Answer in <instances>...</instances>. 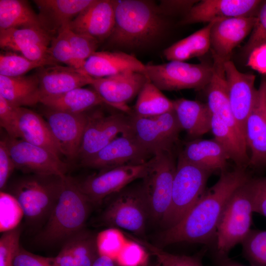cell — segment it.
<instances>
[{
    "mask_svg": "<svg viewBox=\"0 0 266 266\" xmlns=\"http://www.w3.org/2000/svg\"><path fill=\"white\" fill-rule=\"evenodd\" d=\"M246 169L236 167L221 172L217 182L176 225L165 229L161 240L165 245L180 242L212 247L224 209L233 192L251 178Z\"/></svg>",
    "mask_w": 266,
    "mask_h": 266,
    "instance_id": "6da1fadb",
    "label": "cell"
},
{
    "mask_svg": "<svg viewBox=\"0 0 266 266\" xmlns=\"http://www.w3.org/2000/svg\"><path fill=\"white\" fill-rule=\"evenodd\" d=\"M115 25L109 43L134 48L148 45L160 37L166 24L153 2L142 0H114Z\"/></svg>",
    "mask_w": 266,
    "mask_h": 266,
    "instance_id": "7a4b0ae2",
    "label": "cell"
},
{
    "mask_svg": "<svg viewBox=\"0 0 266 266\" xmlns=\"http://www.w3.org/2000/svg\"><path fill=\"white\" fill-rule=\"evenodd\" d=\"M93 205L76 180L65 175L59 199L47 221L36 233L35 241L43 245H63L85 229Z\"/></svg>",
    "mask_w": 266,
    "mask_h": 266,
    "instance_id": "3957f363",
    "label": "cell"
},
{
    "mask_svg": "<svg viewBox=\"0 0 266 266\" xmlns=\"http://www.w3.org/2000/svg\"><path fill=\"white\" fill-rule=\"evenodd\" d=\"M64 176L26 174L9 181L3 192L17 200L26 224L38 232L59 199Z\"/></svg>",
    "mask_w": 266,
    "mask_h": 266,
    "instance_id": "277c9868",
    "label": "cell"
},
{
    "mask_svg": "<svg viewBox=\"0 0 266 266\" xmlns=\"http://www.w3.org/2000/svg\"><path fill=\"white\" fill-rule=\"evenodd\" d=\"M250 179L233 192L226 204L212 247L213 261L229 257L230 251L237 244H241L252 230V215L254 212Z\"/></svg>",
    "mask_w": 266,
    "mask_h": 266,
    "instance_id": "5b68a950",
    "label": "cell"
},
{
    "mask_svg": "<svg viewBox=\"0 0 266 266\" xmlns=\"http://www.w3.org/2000/svg\"><path fill=\"white\" fill-rule=\"evenodd\" d=\"M109 197L100 216V224L143 235L150 214L141 181L130 184Z\"/></svg>",
    "mask_w": 266,
    "mask_h": 266,
    "instance_id": "8992f818",
    "label": "cell"
},
{
    "mask_svg": "<svg viewBox=\"0 0 266 266\" xmlns=\"http://www.w3.org/2000/svg\"><path fill=\"white\" fill-rule=\"evenodd\" d=\"M212 173L178 156L170 203L161 221L165 229L178 223L199 201Z\"/></svg>",
    "mask_w": 266,
    "mask_h": 266,
    "instance_id": "52a82bcc",
    "label": "cell"
},
{
    "mask_svg": "<svg viewBox=\"0 0 266 266\" xmlns=\"http://www.w3.org/2000/svg\"><path fill=\"white\" fill-rule=\"evenodd\" d=\"M176 168L172 152L154 156L141 183L147 201L150 218L161 222L171 201Z\"/></svg>",
    "mask_w": 266,
    "mask_h": 266,
    "instance_id": "ba28073f",
    "label": "cell"
},
{
    "mask_svg": "<svg viewBox=\"0 0 266 266\" xmlns=\"http://www.w3.org/2000/svg\"><path fill=\"white\" fill-rule=\"evenodd\" d=\"M145 74L160 90L177 91L206 88L212 74V65L171 61L159 65H145Z\"/></svg>",
    "mask_w": 266,
    "mask_h": 266,
    "instance_id": "9c48e42d",
    "label": "cell"
},
{
    "mask_svg": "<svg viewBox=\"0 0 266 266\" xmlns=\"http://www.w3.org/2000/svg\"><path fill=\"white\" fill-rule=\"evenodd\" d=\"M129 115L132 134L151 155L172 152L182 130L174 108L150 117Z\"/></svg>",
    "mask_w": 266,
    "mask_h": 266,
    "instance_id": "30bf717a",
    "label": "cell"
},
{
    "mask_svg": "<svg viewBox=\"0 0 266 266\" xmlns=\"http://www.w3.org/2000/svg\"><path fill=\"white\" fill-rule=\"evenodd\" d=\"M4 139L16 169L25 174L66 175V164L52 151L8 135Z\"/></svg>",
    "mask_w": 266,
    "mask_h": 266,
    "instance_id": "8fae6325",
    "label": "cell"
},
{
    "mask_svg": "<svg viewBox=\"0 0 266 266\" xmlns=\"http://www.w3.org/2000/svg\"><path fill=\"white\" fill-rule=\"evenodd\" d=\"M148 166V161L138 165H128L100 171L89 175L77 184L93 205L100 204L108 197L133 181L142 179Z\"/></svg>",
    "mask_w": 266,
    "mask_h": 266,
    "instance_id": "7c38bea8",
    "label": "cell"
},
{
    "mask_svg": "<svg viewBox=\"0 0 266 266\" xmlns=\"http://www.w3.org/2000/svg\"><path fill=\"white\" fill-rule=\"evenodd\" d=\"M131 132L129 115L121 112L108 115L89 114L78 157L81 161L95 155L119 135Z\"/></svg>",
    "mask_w": 266,
    "mask_h": 266,
    "instance_id": "4fadbf2b",
    "label": "cell"
},
{
    "mask_svg": "<svg viewBox=\"0 0 266 266\" xmlns=\"http://www.w3.org/2000/svg\"><path fill=\"white\" fill-rule=\"evenodd\" d=\"M153 157L131 132L117 136L95 155L81 161V164L84 167L102 171L144 164Z\"/></svg>",
    "mask_w": 266,
    "mask_h": 266,
    "instance_id": "5bb4252c",
    "label": "cell"
},
{
    "mask_svg": "<svg viewBox=\"0 0 266 266\" xmlns=\"http://www.w3.org/2000/svg\"><path fill=\"white\" fill-rule=\"evenodd\" d=\"M43 113L61 154L70 160L77 158L89 114L70 113L47 107Z\"/></svg>",
    "mask_w": 266,
    "mask_h": 266,
    "instance_id": "9a60e30c",
    "label": "cell"
},
{
    "mask_svg": "<svg viewBox=\"0 0 266 266\" xmlns=\"http://www.w3.org/2000/svg\"><path fill=\"white\" fill-rule=\"evenodd\" d=\"M148 80L143 73L127 72L109 77L94 78L91 85L105 104L130 115L132 110L127 103L138 95Z\"/></svg>",
    "mask_w": 266,
    "mask_h": 266,
    "instance_id": "2e32d148",
    "label": "cell"
},
{
    "mask_svg": "<svg viewBox=\"0 0 266 266\" xmlns=\"http://www.w3.org/2000/svg\"><path fill=\"white\" fill-rule=\"evenodd\" d=\"M224 70L233 115L245 139L246 120L257 93V89L254 87L255 76L240 72L230 60L224 63Z\"/></svg>",
    "mask_w": 266,
    "mask_h": 266,
    "instance_id": "e0dca14e",
    "label": "cell"
},
{
    "mask_svg": "<svg viewBox=\"0 0 266 266\" xmlns=\"http://www.w3.org/2000/svg\"><path fill=\"white\" fill-rule=\"evenodd\" d=\"M53 37L44 29L28 27L0 30V47L32 61L52 58L47 51Z\"/></svg>",
    "mask_w": 266,
    "mask_h": 266,
    "instance_id": "ac0fdd59",
    "label": "cell"
},
{
    "mask_svg": "<svg viewBox=\"0 0 266 266\" xmlns=\"http://www.w3.org/2000/svg\"><path fill=\"white\" fill-rule=\"evenodd\" d=\"M261 3L259 0H202L191 8L181 24L209 23L217 19L254 16Z\"/></svg>",
    "mask_w": 266,
    "mask_h": 266,
    "instance_id": "d6986e66",
    "label": "cell"
},
{
    "mask_svg": "<svg viewBox=\"0 0 266 266\" xmlns=\"http://www.w3.org/2000/svg\"><path fill=\"white\" fill-rule=\"evenodd\" d=\"M245 140L251 151L248 166H266V79L262 80L245 124Z\"/></svg>",
    "mask_w": 266,
    "mask_h": 266,
    "instance_id": "ffe728a7",
    "label": "cell"
},
{
    "mask_svg": "<svg viewBox=\"0 0 266 266\" xmlns=\"http://www.w3.org/2000/svg\"><path fill=\"white\" fill-rule=\"evenodd\" d=\"M115 25L114 0H94L68 25L72 32L87 35L99 42L108 38Z\"/></svg>",
    "mask_w": 266,
    "mask_h": 266,
    "instance_id": "44dd1931",
    "label": "cell"
},
{
    "mask_svg": "<svg viewBox=\"0 0 266 266\" xmlns=\"http://www.w3.org/2000/svg\"><path fill=\"white\" fill-rule=\"evenodd\" d=\"M256 21L255 15L216 20L210 31L212 54L229 60L233 49L252 32Z\"/></svg>",
    "mask_w": 266,
    "mask_h": 266,
    "instance_id": "7402d4cb",
    "label": "cell"
},
{
    "mask_svg": "<svg viewBox=\"0 0 266 266\" xmlns=\"http://www.w3.org/2000/svg\"><path fill=\"white\" fill-rule=\"evenodd\" d=\"M38 69L36 75L41 98L58 96L86 85H91L94 80L93 77L80 69L68 66L55 65Z\"/></svg>",
    "mask_w": 266,
    "mask_h": 266,
    "instance_id": "603a6c76",
    "label": "cell"
},
{
    "mask_svg": "<svg viewBox=\"0 0 266 266\" xmlns=\"http://www.w3.org/2000/svg\"><path fill=\"white\" fill-rule=\"evenodd\" d=\"M213 74L206 87L207 104L212 114L229 127L246 145L235 121L230 104L224 63L226 61L212 54Z\"/></svg>",
    "mask_w": 266,
    "mask_h": 266,
    "instance_id": "cb8c5ba5",
    "label": "cell"
},
{
    "mask_svg": "<svg viewBox=\"0 0 266 266\" xmlns=\"http://www.w3.org/2000/svg\"><path fill=\"white\" fill-rule=\"evenodd\" d=\"M93 78L114 76L127 72L145 74V65L133 55L121 51H96L80 69Z\"/></svg>",
    "mask_w": 266,
    "mask_h": 266,
    "instance_id": "d4e9b609",
    "label": "cell"
},
{
    "mask_svg": "<svg viewBox=\"0 0 266 266\" xmlns=\"http://www.w3.org/2000/svg\"><path fill=\"white\" fill-rule=\"evenodd\" d=\"M99 255L97 235L85 228L69 238L55 257V266H92Z\"/></svg>",
    "mask_w": 266,
    "mask_h": 266,
    "instance_id": "484cf974",
    "label": "cell"
},
{
    "mask_svg": "<svg viewBox=\"0 0 266 266\" xmlns=\"http://www.w3.org/2000/svg\"><path fill=\"white\" fill-rule=\"evenodd\" d=\"M94 0H34L39 17L45 30L51 34L68 26Z\"/></svg>",
    "mask_w": 266,
    "mask_h": 266,
    "instance_id": "4316f807",
    "label": "cell"
},
{
    "mask_svg": "<svg viewBox=\"0 0 266 266\" xmlns=\"http://www.w3.org/2000/svg\"><path fill=\"white\" fill-rule=\"evenodd\" d=\"M16 133L17 138L44 147L59 156L61 155L46 121L31 109L17 108Z\"/></svg>",
    "mask_w": 266,
    "mask_h": 266,
    "instance_id": "83f0119b",
    "label": "cell"
},
{
    "mask_svg": "<svg viewBox=\"0 0 266 266\" xmlns=\"http://www.w3.org/2000/svg\"><path fill=\"white\" fill-rule=\"evenodd\" d=\"M179 156L185 160L214 172L226 169L230 157L214 139H195L187 142Z\"/></svg>",
    "mask_w": 266,
    "mask_h": 266,
    "instance_id": "f1b7e54d",
    "label": "cell"
},
{
    "mask_svg": "<svg viewBox=\"0 0 266 266\" xmlns=\"http://www.w3.org/2000/svg\"><path fill=\"white\" fill-rule=\"evenodd\" d=\"M173 102L182 129L191 137L198 139L211 131L212 114L207 103L184 98Z\"/></svg>",
    "mask_w": 266,
    "mask_h": 266,
    "instance_id": "f546056e",
    "label": "cell"
},
{
    "mask_svg": "<svg viewBox=\"0 0 266 266\" xmlns=\"http://www.w3.org/2000/svg\"><path fill=\"white\" fill-rule=\"evenodd\" d=\"M0 95L15 107L40 103L41 96L36 74L15 77L0 75Z\"/></svg>",
    "mask_w": 266,
    "mask_h": 266,
    "instance_id": "4dcf8cb0",
    "label": "cell"
},
{
    "mask_svg": "<svg viewBox=\"0 0 266 266\" xmlns=\"http://www.w3.org/2000/svg\"><path fill=\"white\" fill-rule=\"evenodd\" d=\"M48 108L73 113L86 112L104 103L94 89L76 88L63 94L41 98L40 102Z\"/></svg>",
    "mask_w": 266,
    "mask_h": 266,
    "instance_id": "1f68e13d",
    "label": "cell"
},
{
    "mask_svg": "<svg viewBox=\"0 0 266 266\" xmlns=\"http://www.w3.org/2000/svg\"><path fill=\"white\" fill-rule=\"evenodd\" d=\"M217 20L166 48L165 58L169 61L184 62L204 55L210 48V31Z\"/></svg>",
    "mask_w": 266,
    "mask_h": 266,
    "instance_id": "d6a6232c",
    "label": "cell"
},
{
    "mask_svg": "<svg viewBox=\"0 0 266 266\" xmlns=\"http://www.w3.org/2000/svg\"><path fill=\"white\" fill-rule=\"evenodd\" d=\"M28 27L45 30L27 1L0 0V30Z\"/></svg>",
    "mask_w": 266,
    "mask_h": 266,
    "instance_id": "836d02e7",
    "label": "cell"
},
{
    "mask_svg": "<svg viewBox=\"0 0 266 266\" xmlns=\"http://www.w3.org/2000/svg\"><path fill=\"white\" fill-rule=\"evenodd\" d=\"M211 131L214 139L223 147L236 167L246 169L249 161L247 147L239 137L225 123L213 115Z\"/></svg>",
    "mask_w": 266,
    "mask_h": 266,
    "instance_id": "e575fe53",
    "label": "cell"
},
{
    "mask_svg": "<svg viewBox=\"0 0 266 266\" xmlns=\"http://www.w3.org/2000/svg\"><path fill=\"white\" fill-rule=\"evenodd\" d=\"M173 109V102L148 80L138 95L131 114L139 117L158 116Z\"/></svg>",
    "mask_w": 266,
    "mask_h": 266,
    "instance_id": "d590c367",
    "label": "cell"
},
{
    "mask_svg": "<svg viewBox=\"0 0 266 266\" xmlns=\"http://www.w3.org/2000/svg\"><path fill=\"white\" fill-rule=\"evenodd\" d=\"M52 58L41 61H32L21 54L4 51L0 54V75L15 77L23 76L34 68L58 65Z\"/></svg>",
    "mask_w": 266,
    "mask_h": 266,
    "instance_id": "8d00e7d4",
    "label": "cell"
},
{
    "mask_svg": "<svg viewBox=\"0 0 266 266\" xmlns=\"http://www.w3.org/2000/svg\"><path fill=\"white\" fill-rule=\"evenodd\" d=\"M241 244L250 266H266V230H251Z\"/></svg>",
    "mask_w": 266,
    "mask_h": 266,
    "instance_id": "74e56055",
    "label": "cell"
},
{
    "mask_svg": "<svg viewBox=\"0 0 266 266\" xmlns=\"http://www.w3.org/2000/svg\"><path fill=\"white\" fill-rule=\"evenodd\" d=\"M131 237L155 256L161 266H204L201 258L206 250L195 256L174 254L166 252L142 239Z\"/></svg>",
    "mask_w": 266,
    "mask_h": 266,
    "instance_id": "f35d334b",
    "label": "cell"
},
{
    "mask_svg": "<svg viewBox=\"0 0 266 266\" xmlns=\"http://www.w3.org/2000/svg\"><path fill=\"white\" fill-rule=\"evenodd\" d=\"M0 230L2 233L18 227L24 217L17 200L3 191H0Z\"/></svg>",
    "mask_w": 266,
    "mask_h": 266,
    "instance_id": "ab89813d",
    "label": "cell"
},
{
    "mask_svg": "<svg viewBox=\"0 0 266 266\" xmlns=\"http://www.w3.org/2000/svg\"><path fill=\"white\" fill-rule=\"evenodd\" d=\"M66 28L60 30L57 35L53 37L48 49V54L58 63H62L67 66L81 69L82 66L75 59L67 39Z\"/></svg>",
    "mask_w": 266,
    "mask_h": 266,
    "instance_id": "60d3db41",
    "label": "cell"
},
{
    "mask_svg": "<svg viewBox=\"0 0 266 266\" xmlns=\"http://www.w3.org/2000/svg\"><path fill=\"white\" fill-rule=\"evenodd\" d=\"M66 33L74 58L82 67L86 60L96 52L100 42L92 36L74 33L68 27Z\"/></svg>",
    "mask_w": 266,
    "mask_h": 266,
    "instance_id": "b9f144b4",
    "label": "cell"
},
{
    "mask_svg": "<svg viewBox=\"0 0 266 266\" xmlns=\"http://www.w3.org/2000/svg\"><path fill=\"white\" fill-rule=\"evenodd\" d=\"M21 228L3 232L0 238V266H13L14 258L20 247Z\"/></svg>",
    "mask_w": 266,
    "mask_h": 266,
    "instance_id": "7bdbcfd3",
    "label": "cell"
},
{
    "mask_svg": "<svg viewBox=\"0 0 266 266\" xmlns=\"http://www.w3.org/2000/svg\"><path fill=\"white\" fill-rule=\"evenodd\" d=\"M266 43V1L262 2L257 13L256 21L243 49L249 55L256 47Z\"/></svg>",
    "mask_w": 266,
    "mask_h": 266,
    "instance_id": "ee69618b",
    "label": "cell"
},
{
    "mask_svg": "<svg viewBox=\"0 0 266 266\" xmlns=\"http://www.w3.org/2000/svg\"><path fill=\"white\" fill-rule=\"evenodd\" d=\"M250 186L254 212L266 218V177H252Z\"/></svg>",
    "mask_w": 266,
    "mask_h": 266,
    "instance_id": "f6af8a7d",
    "label": "cell"
},
{
    "mask_svg": "<svg viewBox=\"0 0 266 266\" xmlns=\"http://www.w3.org/2000/svg\"><path fill=\"white\" fill-rule=\"evenodd\" d=\"M0 95V125L7 135L17 138V108Z\"/></svg>",
    "mask_w": 266,
    "mask_h": 266,
    "instance_id": "bcb514c9",
    "label": "cell"
},
{
    "mask_svg": "<svg viewBox=\"0 0 266 266\" xmlns=\"http://www.w3.org/2000/svg\"><path fill=\"white\" fill-rule=\"evenodd\" d=\"M13 266H55L53 257L48 258L33 254L21 246L14 258Z\"/></svg>",
    "mask_w": 266,
    "mask_h": 266,
    "instance_id": "7dc6e473",
    "label": "cell"
},
{
    "mask_svg": "<svg viewBox=\"0 0 266 266\" xmlns=\"http://www.w3.org/2000/svg\"><path fill=\"white\" fill-rule=\"evenodd\" d=\"M14 163L11 157L4 139L0 141V190L4 191L14 169Z\"/></svg>",
    "mask_w": 266,
    "mask_h": 266,
    "instance_id": "c3c4849f",
    "label": "cell"
},
{
    "mask_svg": "<svg viewBox=\"0 0 266 266\" xmlns=\"http://www.w3.org/2000/svg\"><path fill=\"white\" fill-rule=\"evenodd\" d=\"M195 0H163L157 5L159 12L163 15H169L184 12L185 15L196 3Z\"/></svg>",
    "mask_w": 266,
    "mask_h": 266,
    "instance_id": "681fc988",
    "label": "cell"
},
{
    "mask_svg": "<svg viewBox=\"0 0 266 266\" xmlns=\"http://www.w3.org/2000/svg\"><path fill=\"white\" fill-rule=\"evenodd\" d=\"M248 56V66L260 73L266 74V43L253 49Z\"/></svg>",
    "mask_w": 266,
    "mask_h": 266,
    "instance_id": "f907efd6",
    "label": "cell"
},
{
    "mask_svg": "<svg viewBox=\"0 0 266 266\" xmlns=\"http://www.w3.org/2000/svg\"><path fill=\"white\" fill-rule=\"evenodd\" d=\"M92 266H118V264L112 258L99 254Z\"/></svg>",
    "mask_w": 266,
    "mask_h": 266,
    "instance_id": "816d5d0a",
    "label": "cell"
},
{
    "mask_svg": "<svg viewBox=\"0 0 266 266\" xmlns=\"http://www.w3.org/2000/svg\"><path fill=\"white\" fill-rule=\"evenodd\" d=\"M213 262L214 266H246L229 257L214 260Z\"/></svg>",
    "mask_w": 266,
    "mask_h": 266,
    "instance_id": "f5cc1de1",
    "label": "cell"
},
{
    "mask_svg": "<svg viewBox=\"0 0 266 266\" xmlns=\"http://www.w3.org/2000/svg\"><path fill=\"white\" fill-rule=\"evenodd\" d=\"M142 266H161V265L159 262H158V263L157 264L153 265L149 264L146 263L145 264H144L143 265H142Z\"/></svg>",
    "mask_w": 266,
    "mask_h": 266,
    "instance_id": "db71d44e",
    "label": "cell"
}]
</instances>
